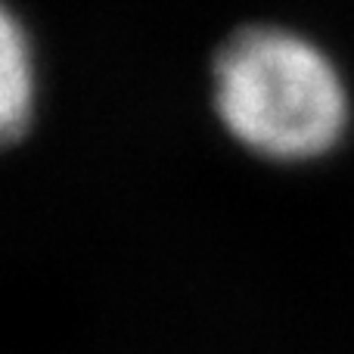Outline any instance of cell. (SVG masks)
Instances as JSON below:
<instances>
[{
	"label": "cell",
	"mask_w": 354,
	"mask_h": 354,
	"mask_svg": "<svg viewBox=\"0 0 354 354\" xmlns=\"http://www.w3.org/2000/svg\"><path fill=\"white\" fill-rule=\"evenodd\" d=\"M214 106L243 147L283 162L324 156L348 122L336 66L283 28H245L224 44L214 59Z\"/></svg>",
	"instance_id": "1"
},
{
	"label": "cell",
	"mask_w": 354,
	"mask_h": 354,
	"mask_svg": "<svg viewBox=\"0 0 354 354\" xmlns=\"http://www.w3.org/2000/svg\"><path fill=\"white\" fill-rule=\"evenodd\" d=\"M35 78V50L28 31L16 22L12 12H6L3 41H0V124L10 140L22 134L31 122Z\"/></svg>",
	"instance_id": "2"
}]
</instances>
